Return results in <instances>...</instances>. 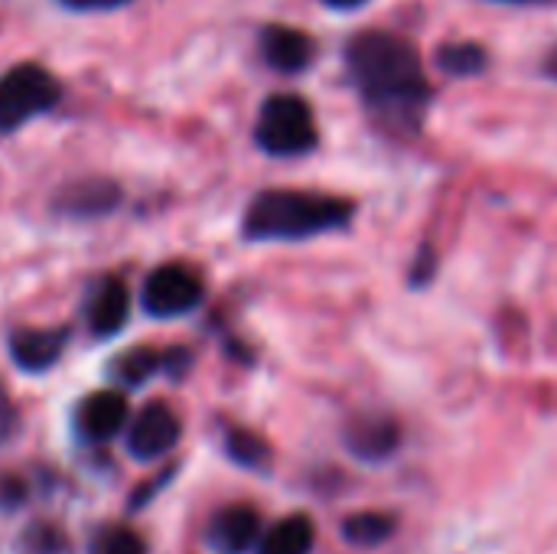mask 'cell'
<instances>
[{"instance_id":"13","label":"cell","mask_w":557,"mask_h":554,"mask_svg":"<svg viewBox=\"0 0 557 554\" xmlns=\"http://www.w3.org/2000/svg\"><path fill=\"white\" fill-rule=\"evenodd\" d=\"M313 539L317 532L307 516H287L261 535L258 554H310Z\"/></svg>"},{"instance_id":"12","label":"cell","mask_w":557,"mask_h":554,"mask_svg":"<svg viewBox=\"0 0 557 554\" xmlns=\"http://www.w3.org/2000/svg\"><path fill=\"white\" fill-rule=\"evenodd\" d=\"M121 199L117 186L108 180H88V183H72L62 196H59V209L69 216H104L108 209H114Z\"/></svg>"},{"instance_id":"21","label":"cell","mask_w":557,"mask_h":554,"mask_svg":"<svg viewBox=\"0 0 557 554\" xmlns=\"http://www.w3.org/2000/svg\"><path fill=\"white\" fill-rule=\"evenodd\" d=\"M13 424H16V415H13V405H10V398H7V392L0 385V441L10 438Z\"/></svg>"},{"instance_id":"10","label":"cell","mask_w":557,"mask_h":554,"mask_svg":"<svg viewBox=\"0 0 557 554\" xmlns=\"http://www.w3.org/2000/svg\"><path fill=\"white\" fill-rule=\"evenodd\" d=\"M69 343V330L62 327H49V330H16L10 336V356L20 369L26 372H42L49 366H55V359L62 356Z\"/></svg>"},{"instance_id":"9","label":"cell","mask_w":557,"mask_h":554,"mask_svg":"<svg viewBox=\"0 0 557 554\" xmlns=\"http://www.w3.org/2000/svg\"><path fill=\"white\" fill-rule=\"evenodd\" d=\"M261 542V516L251 506H225L209 522V545L219 554H245Z\"/></svg>"},{"instance_id":"25","label":"cell","mask_w":557,"mask_h":554,"mask_svg":"<svg viewBox=\"0 0 557 554\" xmlns=\"http://www.w3.org/2000/svg\"><path fill=\"white\" fill-rule=\"evenodd\" d=\"M545 75L557 82V46L552 49V52H548V59H545Z\"/></svg>"},{"instance_id":"4","label":"cell","mask_w":557,"mask_h":554,"mask_svg":"<svg viewBox=\"0 0 557 554\" xmlns=\"http://www.w3.org/2000/svg\"><path fill=\"white\" fill-rule=\"evenodd\" d=\"M62 98V88L52 72L36 62H20L0 75V134H10L46 114Z\"/></svg>"},{"instance_id":"2","label":"cell","mask_w":557,"mask_h":554,"mask_svg":"<svg viewBox=\"0 0 557 554\" xmlns=\"http://www.w3.org/2000/svg\"><path fill=\"white\" fill-rule=\"evenodd\" d=\"M352 219V206L336 196L304 189H264L245 212V235L251 242H300L343 229Z\"/></svg>"},{"instance_id":"5","label":"cell","mask_w":557,"mask_h":554,"mask_svg":"<svg viewBox=\"0 0 557 554\" xmlns=\"http://www.w3.org/2000/svg\"><path fill=\"white\" fill-rule=\"evenodd\" d=\"M202 300V281L193 268L186 264H160L147 281H144V310L160 320L183 317L196 310Z\"/></svg>"},{"instance_id":"18","label":"cell","mask_w":557,"mask_h":554,"mask_svg":"<svg viewBox=\"0 0 557 554\" xmlns=\"http://www.w3.org/2000/svg\"><path fill=\"white\" fill-rule=\"evenodd\" d=\"M225 447L245 467H264L268 464V444L261 438L248 434V431H232L228 441H225Z\"/></svg>"},{"instance_id":"14","label":"cell","mask_w":557,"mask_h":554,"mask_svg":"<svg viewBox=\"0 0 557 554\" xmlns=\"http://www.w3.org/2000/svg\"><path fill=\"white\" fill-rule=\"evenodd\" d=\"M437 69H444L447 75L467 78V75H480L490 65V52L483 42L473 39H460V42H444L434 56Z\"/></svg>"},{"instance_id":"3","label":"cell","mask_w":557,"mask_h":554,"mask_svg":"<svg viewBox=\"0 0 557 554\" xmlns=\"http://www.w3.org/2000/svg\"><path fill=\"white\" fill-rule=\"evenodd\" d=\"M255 140L271 157H304V153H310L317 147V140H320L313 108L294 91L271 95L261 104V114H258V124H255Z\"/></svg>"},{"instance_id":"11","label":"cell","mask_w":557,"mask_h":554,"mask_svg":"<svg viewBox=\"0 0 557 554\" xmlns=\"http://www.w3.org/2000/svg\"><path fill=\"white\" fill-rule=\"evenodd\" d=\"M131 317V294L117 278H104L88 297V327L95 336H114Z\"/></svg>"},{"instance_id":"17","label":"cell","mask_w":557,"mask_h":554,"mask_svg":"<svg viewBox=\"0 0 557 554\" xmlns=\"http://www.w3.org/2000/svg\"><path fill=\"white\" fill-rule=\"evenodd\" d=\"M157 366H160V356L153 349H131L127 356L117 359L114 376L121 382H127V385H140V382H147L157 372Z\"/></svg>"},{"instance_id":"24","label":"cell","mask_w":557,"mask_h":554,"mask_svg":"<svg viewBox=\"0 0 557 554\" xmlns=\"http://www.w3.org/2000/svg\"><path fill=\"white\" fill-rule=\"evenodd\" d=\"M330 10H359V7H366L369 0H323Z\"/></svg>"},{"instance_id":"6","label":"cell","mask_w":557,"mask_h":554,"mask_svg":"<svg viewBox=\"0 0 557 554\" xmlns=\"http://www.w3.org/2000/svg\"><path fill=\"white\" fill-rule=\"evenodd\" d=\"M180 431L183 428H180V418L173 415V408L163 402H153L127 424V451L137 460H157L176 447Z\"/></svg>"},{"instance_id":"1","label":"cell","mask_w":557,"mask_h":554,"mask_svg":"<svg viewBox=\"0 0 557 554\" xmlns=\"http://www.w3.org/2000/svg\"><path fill=\"white\" fill-rule=\"evenodd\" d=\"M346 72L366 108L395 134H414L434 101L421 52L398 33L362 29L346 42Z\"/></svg>"},{"instance_id":"8","label":"cell","mask_w":557,"mask_h":554,"mask_svg":"<svg viewBox=\"0 0 557 554\" xmlns=\"http://www.w3.org/2000/svg\"><path fill=\"white\" fill-rule=\"evenodd\" d=\"M131 408L121 392H91L75 408V428L85 441H111L127 428Z\"/></svg>"},{"instance_id":"20","label":"cell","mask_w":557,"mask_h":554,"mask_svg":"<svg viewBox=\"0 0 557 554\" xmlns=\"http://www.w3.org/2000/svg\"><path fill=\"white\" fill-rule=\"evenodd\" d=\"M392 444H395V431H392L388 424H372V428H366V434H362V431L352 434V447H356L359 454H366V457L388 454Z\"/></svg>"},{"instance_id":"22","label":"cell","mask_w":557,"mask_h":554,"mask_svg":"<svg viewBox=\"0 0 557 554\" xmlns=\"http://www.w3.org/2000/svg\"><path fill=\"white\" fill-rule=\"evenodd\" d=\"M62 3L72 10H114V7H124L127 0H62Z\"/></svg>"},{"instance_id":"19","label":"cell","mask_w":557,"mask_h":554,"mask_svg":"<svg viewBox=\"0 0 557 554\" xmlns=\"http://www.w3.org/2000/svg\"><path fill=\"white\" fill-rule=\"evenodd\" d=\"M65 552V539L55 526L36 522L23 539H20V554H62Z\"/></svg>"},{"instance_id":"26","label":"cell","mask_w":557,"mask_h":554,"mask_svg":"<svg viewBox=\"0 0 557 554\" xmlns=\"http://www.w3.org/2000/svg\"><path fill=\"white\" fill-rule=\"evenodd\" d=\"M496 3H516V7H529V3H557V0H496Z\"/></svg>"},{"instance_id":"7","label":"cell","mask_w":557,"mask_h":554,"mask_svg":"<svg viewBox=\"0 0 557 554\" xmlns=\"http://www.w3.org/2000/svg\"><path fill=\"white\" fill-rule=\"evenodd\" d=\"M258 46H261V56L264 62L274 69V72H284V75H297V72H307L317 59V39L297 26H284V23H271L261 29L258 36Z\"/></svg>"},{"instance_id":"16","label":"cell","mask_w":557,"mask_h":554,"mask_svg":"<svg viewBox=\"0 0 557 554\" xmlns=\"http://www.w3.org/2000/svg\"><path fill=\"white\" fill-rule=\"evenodd\" d=\"M88 554H147V549L131 526H104L101 532H95Z\"/></svg>"},{"instance_id":"15","label":"cell","mask_w":557,"mask_h":554,"mask_svg":"<svg viewBox=\"0 0 557 554\" xmlns=\"http://www.w3.org/2000/svg\"><path fill=\"white\" fill-rule=\"evenodd\" d=\"M343 532L352 545L372 549V545H382L395 532V522L388 516H379V513H359V516L346 519Z\"/></svg>"},{"instance_id":"23","label":"cell","mask_w":557,"mask_h":554,"mask_svg":"<svg viewBox=\"0 0 557 554\" xmlns=\"http://www.w3.org/2000/svg\"><path fill=\"white\" fill-rule=\"evenodd\" d=\"M23 500V487L16 480H0V506H16Z\"/></svg>"}]
</instances>
